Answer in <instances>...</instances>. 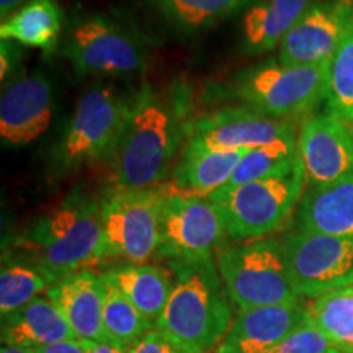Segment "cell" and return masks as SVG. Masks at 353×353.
I'll return each instance as SVG.
<instances>
[{
    "label": "cell",
    "instance_id": "cell-20",
    "mask_svg": "<svg viewBox=\"0 0 353 353\" xmlns=\"http://www.w3.org/2000/svg\"><path fill=\"white\" fill-rule=\"evenodd\" d=\"M247 151L185 148L174 174L172 188L196 196H208L226 187Z\"/></svg>",
    "mask_w": 353,
    "mask_h": 353
},
{
    "label": "cell",
    "instance_id": "cell-28",
    "mask_svg": "<svg viewBox=\"0 0 353 353\" xmlns=\"http://www.w3.org/2000/svg\"><path fill=\"white\" fill-rule=\"evenodd\" d=\"M154 325L120 290L105 280L103 329L108 341L130 350Z\"/></svg>",
    "mask_w": 353,
    "mask_h": 353
},
{
    "label": "cell",
    "instance_id": "cell-2",
    "mask_svg": "<svg viewBox=\"0 0 353 353\" xmlns=\"http://www.w3.org/2000/svg\"><path fill=\"white\" fill-rule=\"evenodd\" d=\"M169 267L174 288L156 327L188 353H213L236 316L218 265L210 259Z\"/></svg>",
    "mask_w": 353,
    "mask_h": 353
},
{
    "label": "cell",
    "instance_id": "cell-37",
    "mask_svg": "<svg viewBox=\"0 0 353 353\" xmlns=\"http://www.w3.org/2000/svg\"><path fill=\"white\" fill-rule=\"evenodd\" d=\"M352 288H353V286H352Z\"/></svg>",
    "mask_w": 353,
    "mask_h": 353
},
{
    "label": "cell",
    "instance_id": "cell-11",
    "mask_svg": "<svg viewBox=\"0 0 353 353\" xmlns=\"http://www.w3.org/2000/svg\"><path fill=\"white\" fill-rule=\"evenodd\" d=\"M61 54L81 76H131L145 64L138 39L103 15H90L77 21L61 44Z\"/></svg>",
    "mask_w": 353,
    "mask_h": 353
},
{
    "label": "cell",
    "instance_id": "cell-27",
    "mask_svg": "<svg viewBox=\"0 0 353 353\" xmlns=\"http://www.w3.org/2000/svg\"><path fill=\"white\" fill-rule=\"evenodd\" d=\"M54 281L28 260H13L2 267L0 273V316L6 317L25 304L41 296Z\"/></svg>",
    "mask_w": 353,
    "mask_h": 353
},
{
    "label": "cell",
    "instance_id": "cell-7",
    "mask_svg": "<svg viewBox=\"0 0 353 353\" xmlns=\"http://www.w3.org/2000/svg\"><path fill=\"white\" fill-rule=\"evenodd\" d=\"M131 100L105 83L83 92L59 143L52 149L54 169L63 174L112 157Z\"/></svg>",
    "mask_w": 353,
    "mask_h": 353
},
{
    "label": "cell",
    "instance_id": "cell-14",
    "mask_svg": "<svg viewBox=\"0 0 353 353\" xmlns=\"http://www.w3.org/2000/svg\"><path fill=\"white\" fill-rule=\"evenodd\" d=\"M52 85L41 74L15 77L0 97V138L3 145L32 144L48 131L52 120Z\"/></svg>",
    "mask_w": 353,
    "mask_h": 353
},
{
    "label": "cell",
    "instance_id": "cell-18",
    "mask_svg": "<svg viewBox=\"0 0 353 353\" xmlns=\"http://www.w3.org/2000/svg\"><path fill=\"white\" fill-rule=\"evenodd\" d=\"M79 341H108L103 329L105 278L82 270L63 278L48 290Z\"/></svg>",
    "mask_w": 353,
    "mask_h": 353
},
{
    "label": "cell",
    "instance_id": "cell-5",
    "mask_svg": "<svg viewBox=\"0 0 353 353\" xmlns=\"http://www.w3.org/2000/svg\"><path fill=\"white\" fill-rule=\"evenodd\" d=\"M329 63L286 65L265 63L241 70L228 92L242 107L291 121L312 110L327 94Z\"/></svg>",
    "mask_w": 353,
    "mask_h": 353
},
{
    "label": "cell",
    "instance_id": "cell-29",
    "mask_svg": "<svg viewBox=\"0 0 353 353\" xmlns=\"http://www.w3.org/2000/svg\"><path fill=\"white\" fill-rule=\"evenodd\" d=\"M325 100L330 113L353 123V28L329 61Z\"/></svg>",
    "mask_w": 353,
    "mask_h": 353
},
{
    "label": "cell",
    "instance_id": "cell-33",
    "mask_svg": "<svg viewBox=\"0 0 353 353\" xmlns=\"http://www.w3.org/2000/svg\"><path fill=\"white\" fill-rule=\"evenodd\" d=\"M34 350H37V353H87L82 341H79V339H68V341L38 347Z\"/></svg>",
    "mask_w": 353,
    "mask_h": 353
},
{
    "label": "cell",
    "instance_id": "cell-8",
    "mask_svg": "<svg viewBox=\"0 0 353 353\" xmlns=\"http://www.w3.org/2000/svg\"><path fill=\"white\" fill-rule=\"evenodd\" d=\"M164 190H117L101 201L100 260L145 263L157 255L159 219Z\"/></svg>",
    "mask_w": 353,
    "mask_h": 353
},
{
    "label": "cell",
    "instance_id": "cell-13",
    "mask_svg": "<svg viewBox=\"0 0 353 353\" xmlns=\"http://www.w3.org/2000/svg\"><path fill=\"white\" fill-rule=\"evenodd\" d=\"M294 136L291 121L276 120L247 107H229L198 118L185 148L249 151Z\"/></svg>",
    "mask_w": 353,
    "mask_h": 353
},
{
    "label": "cell",
    "instance_id": "cell-9",
    "mask_svg": "<svg viewBox=\"0 0 353 353\" xmlns=\"http://www.w3.org/2000/svg\"><path fill=\"white\" fill-rule=\"evenodd\" d=\"M226 234L218 210L205 196L167 188L161 201L157 255L169 263L213 259Z\"/></svg>",
    "mask_w": 353,
    "mask_h": 353
},
{
    "label": "cell",
    "instance_id": "cell-31",
    "mask_svg": "<svg viewBox=\"0 0 353 353\" xmlns=\"http://www.w3.org/2000/svg\"><path fill=\"white\" fill-rule=\"evenodd\" d=\"M128 353H188L183 347H180L170 335L164 330L154 327L145 332L138 342L132 345Z\"/></svg>",
    "mask_w": 353,
    "mask_h": 353
},
{
    "label": "cell",
    "instance_id": "cell-22",
    "mask_svg": "<svg viewBox=\"0 0 353 353\" xmlns=\"http://www.w3.org/2000/svg\"><path fill=\"white\" fill-rule=\"evenodd\" d=\"M101 275L154 324L164 312L174 288L170 273L149 263H123Z\"/></svg>",
    "mask_w": 353,
    "mask_h": 353
},
{
    "label": "cell",
    "instance_id": "cell-32",
    "mask_svg": "<svg viewBox=\"0 0 353 353\" xmlns=\"http://www.w3.org/2000/svg\"><path fill=\"white\" fill-rule=\"evenodd\" d=\"M15 41H6L2 39V44H0V79L6 83V81H12V74L15 65L19 64L20 61V52L15 50Z\"/></svg>",
    "mask_w": 353,
    "mask_h": 353
},
{
    "label": "cell",
    "instance_id": "cell-25",
    "mask_svg": "<svg viewBox=\"0 0 353 353\" xmlns=\"http://www.w3.org/2000/svg\"><path fill=\"white\" fill-rule=\"evenodd\" d=\"M309 319L341 353H353V288L335 290L307 303Z\"/></svg>",
    "mask_w": 353,
    "mask_h": 353
},
{
    "label": "cell",
    "instance_id": "cell-30",
    "mask_svg": "<svg viewBox=\"0 0 353 353\" xmlns=\"http://www.w3.org/2000/svg\"><path fill=\"white\" fill-rule=\"evenodd\" d=\"M267 353H341L309 319Z\"/></svg>",
    "mask_w": 353,
    "mask_h": 353
},
{
    "label": "cell",
    "instance_id": "cell-4",
    "mask_svg": "<svg viewBox=\"0 0 353 353\" xmlns=\"http://www.w3.org/2000/svg\"><path fill=\"white\" fill-rule=\"evenodd\" d=\"M306 185L299 162L285 174L239 185L223 187L206 198L218 210L224 231L231 239L245 242L263 239L276 231L296 210Z\"/></svg>",
    "mask_w": 353,
    "mask_h": 353
},
{
    "label": "cell",
    "instance_id": "cell-3",
    "mask_svg": "<svg viewBox=\"0 0 353 353\" xmlns=\"http://www.w3.org/2000/svg\"><path fill=\"white\" fill-rule=\"evenodd\" d=\"M101 236V201L74 193L39 216L21 234L19 247L28 254L25 260L41 268L56 285L99 262Z\"/></svg>",
    "mask_w": 353,
    "mask_h": 353
},
{
    "label": "cell",
    "instance_id": "cell-12",
    "mask_svg": "<svg viewBox=\"0 0 353 353\" xmlns=\"http://www.w3.org/2000/svg\"><path fill=\"white\" fill-rule=\"evenodd\" d=\"M353 28V2L316 0L280 43V63L314 65L329 63Z\"/></svg>",
    "mask_w": 353,
    "mask_h": 353
},
{
    "label": "cell",
    "instance_id": "cell-21",
    "mask_svg": "<svg viewBox=\"0 0 353 353\" xmlns=\"http://www.w3.org/2000/svg\"><path fill=\"white\" fill-rule=\"evenodd\" d=\"M316 0H252L242 17V33L250 52L275 50L288 30Z\"/></svg>",
    "mask_w": 353,
    "mask_h": 353
},
{
    "label": "cell",
    "instance_id": "cell-15",
    "mask_svg": "<svg viewBox=\"0 0 353 353\" xmlns=\"http://www.w3.org/2000/svg\"><path fill=\"white\" fill-rule=\"evenodd\" d=\"M307 185L334 182L353 172V131L337 114H317L304 121L298 136Z\"/></svg>",
    "mask_w": 353,
    "mask_h": 353
},
{
    "label": "cell",
    "instance_id": "cell-16",
    "mask_svg": "<svg viewBox=\"0 0 353 353\" xmlns=\"http://www.w3.org/2000/svg\"><path fill=\"white\" fill-rule=\"evenodd\" d=\"M307 321L303 301L242 309L213 353H267Z\"/></svg>",
    "mask_w": 353,
    "mask_h": 353
},
{
    "label": "cell",
    "instance_id": "cell-24",
    "mask_svg": "<svg viewBox=\"0 0 353 353\" xmlns=\"http://www.w3.org/2000/svg\"><path fill=\"white\" fill-rule=\"evenodd\" d=\"M167 23L180 32H201L232 17L252 0H148Z\"/></svg>",
    "mask_w": 353,
    "mask_h": 353
},
{
    "label": "cell",
    "instance_id": "cell-17",
    "mask_svg": "<svg viewBox=\"0 0 353 353\" xmlns=\"http://www.w3.org/2000/svg\"><path fill=\"white\" fill-rule=\"evenodd\" d=\"M294 231L353 239V172L322 185H307L294 210Z\"/></svg>",
    "mask_w": 353,
    "mask_h": 353
},
{
    "label": "cell",
    "instance_id": "cell-36",
    "mask_svg": "<svg viewBox=\"0 0 353 353\" xmlns=\"http://www.w3.org/2000/svg\"><path fill=\"white\" fill-rule=\"evenodd\" d=\"M0 353H37L34 348L28 347H15V345H2Z\"/></svg>",
    "mask_w": 353,
    "mask_h": 353
},
{
    "label": "cell",
    "instance_id": "cell-34",
    "mask_svg": "<svg viewBox=\"0 0 353 353\" xmlns=\"http://www.w3.org/2000/svg\"><path fill=\"white\" fill-rule=\"evenodd\" d=\"M87 353H128L125 347L112 341H82Z\"/></svg>",
    "mask_w": 353,
    "mask_h": 353
},
{
    "label": "cell",
    "instance_id": "cell-1",
    "mask_svg": "<svg viewBox=\"0 0 353 353\" xmlns=\"http://www.w3.org/2000/svg\"><path fill=\"white\" fill-rule=\"evenodd\" d=\"M182 117L176 100L149 83L139 88L110 157L118 190L152 188L164 180L183 138Z\"/></svg>",
    "mask_w": 353,
    "mask_h": 353
},
{
    "label": "cell",
    "instance_id": "cell-19",
    "mask_svg": "<svg viewBox=\"0 0 353 353\" xmlns=\"http://www.w3.org/2000/svg\"><path fill=\"white\" fill-rule=\"evenodd\" d=\"M2 345L38 348L68 339H76L64 316L48 296L33 301L2 317Z\"/></svg>",
    "mask_w": 353,
    "mask_h": 353
},
{
    "label": "cell",
    "instance_id": "cell-10",
    "mask_svg": "<svg viewBox=\"0 0 353 353\" xmlns=\"http://www.w3.org/2000/svg\"><path fill=\"white\" fill-rule=\"evenodd\" d=\"M294 290L314 299L353 286V239L291 231L280 239Z\"/></svg>",
    "mask_w": 353,
    "mask_h": 353
},
{
    "label": "cell",
    "instance_id": "cell-26",
    "mask_svg": "<svg viewBox=\"0 0 353 353\" xmlns=\"http://www.w3.org/2000/svg\"><path fill=\"white\" fill-rule=\"evenodd\" d=\"M298 162L299 152L296 136L249 149L237 164L226 187H239V185L285 174L293 169Z\"/></svg>",
    "mask_w": 353,
    "mask_h": 353
},
{
    "label": "cell",
    "instance_id": "cell-23",
    "mask_svg": "<svg viewBox=\"0 0 353 353\" xmlns=\"http://www.w3.org/2000/svg\"><path fill=\"white\" fill-rule=\"evenodd\" d=\"M63 28V10L56 0H30L0 25V38L23 46L51 50Z\"/></svg>",
    "mask_w": 353,
    "mask_h": 353
},
{
    "label": "cell",
    "instance_id": "cell-35",
    "mask_svg": "<svg viewBox=\"0 0 353 353\" xmlns=\"http://www.w3.org/2000/svg\"><path fill=\"white\" fill-rule=\"evenodd\" d=\"M23 2L25 0H0V17H2V21L8 19L12 12L19 8Z\"/></svg>",
    "mask_w": 353,
    "mask_h": 353
},
{
    "label": "cell",
    "instance_id": "cell-6",
    "mask_svg": "<svg viewBox=\"0 0 353 353\" xmlns=\"http://www.w3.org/2000/svg\"><path fill=\"white\" fill-rule=\"evenodd\" d=\"M216 265L237 311L303 301L275 237L229 245L216 254Z\"/></svg>",
    "mask_w": 353,
    "mask_h": 353
}]
</instances>
